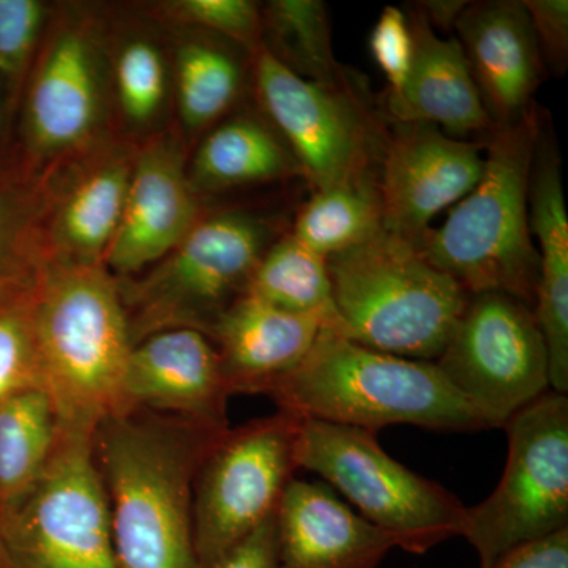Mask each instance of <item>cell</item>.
Wrapping results in <instances>:
<instances>
[{"instance_id":"obj_21","label":"cell","mask_w":568,"mask_h":568,"mask_svg":"<svg viewBox=\"0 0 568 568\" xmlns=\"http://www.w3.org/2000/svg\"><path fill=\"white\" fill-rule=\"evenodd\" d=\"M324 327L323 316L286 312L244 294L216 321L209 339L231 396L260 395L304 361Z\"/></svg>"},{"instance_id":"obj_10","label":"cell","mask_w":568,"mask_h":568,"mask_svg":"<svg viewBox=\"0 0 568 568\" xmlns=\"http://www.w3.org/2000/svg\"><path fill=\"white\" fill-rule=\"evenodd\" d=\"M302 418L276 410L227 428L204 458L193 489L194 544L211 568L276 514L295 463Z\"/></svg>"},{"instance_id":"obj_16","label":"cell","mask_w":568,"mask_h":568,"mask_svg":"<svg viewBox=\"0 0 568 568\" xmlns=\"http://www.w3.org/2000/svg\"><path fill=\"white\" fill-rule=\"evenodd\" d=\"M230 396L211 339L192 328H173L133 346L123 375L122 413L148 409L230 428Z\"/></svg>"},{"instance_id":"obj_27","label":"cell","mask_w":568,"mask_h":568,"mask_svg":"<svg viewBox=\"0 0 568 568\" xmlns=\"http://www.w3.org/2000/svg\"><path fill=\"white\" fill-rule=\"evenodd\" d=\"M237 50L222 40H190L175 55L179 112L186 129L204 130L224 118L244 89L245 67Z\"/></svg>"},{"instance_id":"obj_19","label":"cell","mask_w":568,"mask_h":568,"mask_svg":"<svg viewBox=\"0 0 568 568\" xmlns=\"http://www.w3.org/2000/svg\"><path fill=\"white\" fill-rule=\"evenodd\" d=\"M529 227L538 244L537 323L548 349L549 388L568 392V216L560 155L545 115L529 178Z\"/></svg>"},{"instance_id":"obj_39","label":"cell","mask_w":568,"mask_h":568,"mask_svg":"<svg viewBox=\"0 0 568 568\" xmlns=\"http://www.w3.org/2000/svg\"><path fill=\"white\" fill-rule=\"evenodd\" d=\"M0 568H7L6 556H3L2 545H0Z\"/></svg>"},{"instance_id":"obj_35","label":"cell","mask_w":568,"mask_h":568,"mask_svg":"<svg viewBox=\"0 0 568 568\" xmlns=\"http://www.w3.org/2000/svg\"><path fill=\"white\" fill-rule=\"evenodd\" d=\"M532 24L545 70L564 77L568 69L567 0H523Z\"/></svg>"},{"instance_id":"obj_8","label":"cell","mask_w":568,"mask_h":568,"mask_svg":"<svg viewBox=\"0 0 568 568\" xmlns=\"http://www.w3.org/2000/svg\"><path fill=\"white\" fill-rule=\"evenodd\" d=\"M7 568H119L92 437L59 435L40 477L0 507Z\"/></svg>"},{"instance_id":"obj_25","label":"cell","mask_w":568,"mask_h":568,"mask_svg":"<svg viewBox=\"0 0 568 568\" xmlns=\"http://www.w3.org/2000/svg\"><path fill=\"white\" fill-rule=\"evenodd\" d=\"M263 47L302 80L336 91L362 88L336 61L332 22L323 0H274L261 7Z\"/></svg>"},{"instance_id":"obj_31","label":"cell","mask_w":568,"mask_h":568,"mask_svg":"<svg viewBox=\"0 0 568 568\" xmlns=\"http://www.w3.org/2000/svg\"><path fill=\"white\" fill-rule=\"evenodd\" d=\"M33 293L0 312V403L33 388L44 390L33 331Z\"/></svg>"},{"instance_id":"obj_7","label":"cell","mask_w":568,"mask_h":568,"mask_svg":"<svg viewBox=\"0 0 568 568\" xmlns=\"http://www.w3.org/2000/svg\"><path fill=\"white\" fill-rule=\"evenodd\" d=\"M295 463L342 493L403 551L422 556L465 536L467 507L462 500L392 458L376 433L302 418Z\"/></svg>"},{"instance_id":"obj_18","label":"cell","mask_w":568,"mask_h":568,"mask_svg":"<svg viewBox=\"0 0 568 568\" xmlns=\"http://www.w3.org/2000/svg\"><path fill=\"white\" fill-rule=\"evenodd\" d=\"M275 517L276 568H377L396 548L328 485L294 478Z\"/></svg>"},{"instance_id":"obj_37","label":"cell","mask_w":568,"mask_h":568,"mask_svg":"<svg viewBox=\"0 0 568 568\" xmlns=\"http://www.w3.org/2000/svg\"><path fill=\"white\" fill-rule=\"evenodd\" d=\"M488 568H568V529L511 549Z\"/></svg>"},{"instance_id":"obj_6","label":"cell","mask_w":568,"mask_h":568,"mask_svg":"<svg viewBox=\"0 0 568 568\" xmlns=\"http://www.w3.org/2000/svg\"><path fill=\"white\" fill-rule=\"evenodd\" d=\"M267 219L244 211L205 216L144 275L118 278L133 346L173 328L205 336L246 293L261 257L274 244Z\"/></svg>"},{"instance_id":"obj_20","label":"cell","mask_w":568,"mask_h":568,"mask_svg":"<svg viewBox=\"0 0 568 568\" xmlns=\"http://www.w3.org/2000/svg\"><path fill=\"white\" fill-rule=\"evenodd\" d=\"M407 20L414 41L413 65L399 95L386 99V118L399 123H432L455 140L470 134L488 140L495 126L458 40L437 36L416 7Z\"/></svg>"},{"instance_id":"obj_14","label":"cell","mask_w":568,"mask_h":568,"mask_svg":"<svg viewBox=\"0 0 568 568\" xmlns=\"http://www.w3.org/2000/svg\"><path fill=\"white\" fill-rule=\"evenodd\" d=\"M484 162L476 142L432 123L394 122L377 160L384 230L416 244L437 213L473 192Z\"/></svg>"},{"instance_id":"obj_4","label":"cell","mask_w":568,"mask_h":568,"mask_svg":"<svg viewBox=\"0 0 568 568\" xmlns=\"http://www.w3.org/2000/svg\"><path fill=\"white\" fill-rule=\"evenodd\" d=\"M537 103L487 140L484 173L447 222L416 242L429 264L469 295L503 293L536 308L538 252L529 227V178L545 121Z\"/></svg>"},{"instance_id":"obj_13","label":"cell","mask_w":568,"mask_h":568,"mask_svg":"<svg viewBox=\"0 0 568 568\" xmlns=\"http://www.w3.org/2000/svg\"><path fill=\"white\" fill-rule=\"evenodd\" d=\"M41 41L21 106L28 164L50 170L91 144L103 119L102 52L91 28L63 20Z\"/></svg>"},{"instance_id":"obj_26","label":"cell","mask_w":568,"mask_h":568,"mask_svg":"<svg viewBox=\"0 0 568 568\" xmlns=\"http://www.w3.org/2000/svg\"><path fill=\"white\" fill-rule=\"evenodd\" d=\"M383 203L376 170L313 193L298 211L291 235L324 260L383 231Z\"/></svg>"},{"instance_id":"obj_2","label":"cell","mask_w":568,"mask_h":568,"mask_svg":"<svg viewBox=\"0 0 568 568\" xmlns=\"http://www.w3.org/2000/svg\"><path fill=\"white\" fill-rule=\"evenodd\" d=\"M278 410L366 432L414 425L439 432L485 429L435 362L381 353L323 328L291 372L265 384Z\"/></svg>"},{"instance_id":"obj_3","label":"cell","mask_w":568,"mask_h":568,"mask_svg":"<svg viewBox=\"0 0 568 568\" xmlns=\"http://www.w3.org/2000/svg\"><path fill=\"white\" fill-rule=\"evenodd\" d=\"M44 392L59 432L92 437L122 413V383L133 349L118 278L104 265H48L32 302Z\"/></svg>"},{"instance_id":"obj_29","label":"cell","mask_w":568,"mask_h":568,"mask_svg":"<svg viewBox=\"0 0 568 568\" xmlns=\"http://www.w3.org/2000/svg\"><path fill=\"white\" fill-rule=\"evenodd\" d=\"M245 294L286 312L323 316L331 331L338 323L327 260L291 234L268 246Z\"/></svg>"},{"instance_id":"obj_24","label":"cell","mask_w":568,"mask_h":568,"mask_svg":"<svg viewBox=\"0 0 568 568\" xmlns=\"http://www.w3.org/2000/svg\"><path fill=\"white\" fill-rule=\"evenodd\" d=\"M301 168L271 123L250 114L220 122L201 142L190 168L194 192L286 181Z\"/></svg>"},{"instance_id":"obj_22","label":"cell","mask_w":568,"mask_h":568,"mask_svg":"<svg viewBox=\"0 0 568 568\" xmlns=\"http://www.w3.org/2000/svg\"><path fill=\"white\" fill-rule=\"evenodd\" d=\"M134 155L111 149L59 181L47 226L50 264L103 265L125 207Z\"/></svg>"},{"instance_id":"obj_30","label":"cell","mask_w":568,"mask_h":568,"mask_svg":"<svg viewBox=\"0 0 568 568\" xmlns=\"http://www.w3.org/2000/svg\"><path fill=\"white\" fill-rule=\"evenodd\" d=\"M47 22V6L39 0H0V144L21 114Z\"/></svg>"},{"instance_id":"obj_17","label":"cell","mask_w":568,"mask_h":568,"mask_svg":"<svg viewBox=\"0 0 568 568\" xmlns=\"http://www.w3.org/2000/svg\"><path fill=\"white\" fill-rule=\"evenodd\" d=\"M455 32L495 132L521 121L547 74L523 0L469 2Z\"/></svg>"},{"instance_id":"obj_9","label":"cell","mask_w":568,"mask_h":568,"mask_svg":"<svg viewBox=\"0 0 568 568\" xmlns=\"http://www.w3.org/2000/svg\"><path fill=\"white\" fill-rule=\"evenodd\" d=\"M507 465L495 491L467 507L465 537L481 568L568 529V396L548 390L506 425Z\"/></svg>"},{"instance_id":"obj_28","label":"cell","mask_w":568,"mask_h":568,"mask_svg":"<svg viewBox=\"0 0 568 568\" xmlns=\"http://www.w3.org/2000/svg\"><path fill=\"white\" fill-rule=\"evenodd\" d=\"M59 435L58 416L43 388L0 403V507L40 477Z\"/></svg>"},{"instance_id":"obj_38","label":"cell","mask_w":568,"mask_h":568,"mask_svg":"<svg viewBox=\"0 0 568 568\" xmlns=\"http://www.w3.org/2000/svg\"><path fill=\"white\" fill-rule=\"evenodd\" d=\"M469 2L466 0H424L416 6L432 24L433 29L444 32H454L458 18Z\"/></svg>"},{"instance_id":"obj_11","label":"cell","mask_w":568,"mask_h":568,"mask_svg":"<svg viewBox=\"0 0 568 568\" xmlns=\"http://www.w3.org/2000/svg\"><path fill=\"white\" fill-rule=\"evenodd\" d=\"M257 100L312 192L376 170L386 119L369 106L364 85L351 91L302 80L264 47L252 54Z\"/></svg>"},{"instance_id":"obj_32","label":"cell","mask_w":568,"mask_h":568,"mask_svg":"<svg viewBox=\"0 0 568 568\" xmlns=\"http://www.w3.org/2000/svg\"><path fill=\"white\" fill-rule=\"evenodd\" d=\"M119 104L136 125L149 123L162 110L166 71L159 48L148 40H132L119 52L115 63Z\"/></svg>"},{"instance_id":"obj_36","label":"cell","mask_w":568,"mask_h":568,"mask_svg":"<svg viewBox=\"0 0 568 568\" xmlns=\"http://www.w3.org/2000/svg\"><path fill=\"white\" fill-rule=\"evenodd\" d=\"M275 515L265 519L260 528L211 568H276L278 537Z\"/></svg>"},{"instance_id":"obj_33","label":"cell","mask_w":568,"mask_h":568,"mask_svg":"<svg viewBox=\"0 0 568 568\" xmlns=\"http://www.w3.org/2000/svg\"><path fill=\"white\" fill-rule=\"evenodd\" d=\"M163 10L171 20L215 33L250 54L263 47V13L252 0H175Z\"/></svg>"},{"instance_id":"obj_12","label":"cell","mask_w":568,"mask_h":568,"mask_svg":"<svg viewBox=\"0 0 568 568\" xmlns=\"http://www.w3.org/2000/svg\"><path fill=\"white\" fill-rule=\"evenodd\" d=\"M435 364L487 428L549 388L548 349L536 313L503 293L470 295Z\"/></svg>"},{"instance_id":"obj_5","label":"cell","mask_w":568,"mask_h":568,"mask_svg":"<svg viewBox=\"0 0 568 568\" xmlns=\"http://www.w3.org/2000/svg\"><path fill=\"white\" fill-rule=\"evenodd\" d=\"M336 334L413 361L435 362L470 295L414 242L383 230L327 260Z\"/></svg>"},{"instance_id":"obj_34","label":"cell","mask_w":568,"mask_h":568,"mask_svg":"<svg viewBox=\"0 0 568 568\" xmlns=\"http://www.w3.org/2000/svg\"><path fill=\"white\" fill-rule=\"evenodd\" d=\"M369 51L388 82L386 99H394L405 88L413 65V32L405 11L392 6L381 11L369 37Z\"/></svg>"},{"instance_id":"obj_23","label":"cell","mask_w":568,"mask_h":568,"mask_svg":"<svg viewBox=\"0 0 568 568\" xmlns=\"http://www.w3.org/2000/svg\"><path fill=\"white\" fill-rule=\"evenodd\" d=\"M51 170L0 168V312L28 297L50 265L47 226L58 190Z\"/></svg>"},{"instance_id":"obj_1","label":"cell","mask_w":568,"mask_h":568,"mask_svg":"<svg viewBox=\"0 0 568 568\" xmlns=\"http://www.w3.org/2000/svg\"><path fill=\"white\" fill-rule=\"evenodd\" d=\"M226 429L148 409L115 414L99 425L92 452L119 568H201L194 480Z\"/></svg>"},{"instance_id":"obj_15","label":"cell","mask_w":568,"mask_h":568,"mask_svg":"<svg viewBox=\"0 0 568 568\" xmlns=\"http://www.w3.org/2000/svg\"><path fill=\"white\" fill-rule=\"evenodd\" d=\"M200 220L181 145L156 138L134 155L125 207L103 265L115 278L138 276L173 252Z\"/></svg>"}]
</instances>
